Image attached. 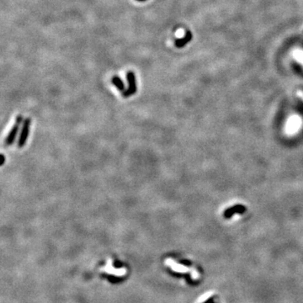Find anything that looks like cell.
Masks as SVG:
<instances>
[{"label":"cell","mask_w":303,"mask_h":303,"mask_svg":"<svg viewBox=\"0 0 303 303\" xmlns=\"http://www.w3.org/2000/svg\"><path fill=\"white\" fill-rule=\"evenodd\" d=\"M113 266H114V268H120L121 267H123V263L122 262H120L119 260H114V263H113Z\"/></svg>","instance_id":"cell-7"},{"label":"cell","mask_w":303,"mask_h":303,"mask_svg":"<svg viewBox=\"0 0 303 303\" xmlns=\"http://www.w3.org/2000/svg\"><path fill=\"white\" fill-rule=\"evenodd\" d=\"M1 157H2V162H1V166H3V165L4 164V162H5V157H4V155L2 154V155H1Z\"/></svg>","instance_id":"cell-8"},{"label":"cell","mask_w":303,"mask_h":303,"mask_svg":"<svg viewBox=\"0 0 303 303\" xmlns=\"http://www.w3.org/2000/svg\"><path fill=\"white\" fill-rule=\"evenodd\" d=\"M126 79H127L128 85L129 86H128L127 90L123 92V97H125V98H128V97L135 94L136 93V91H137L136 76H135V73L132 71L127 72V73H126Z\"/></svg>","instance_id":"cell-3"},{"label":"cell","mask_w":303,"mask_h":303,"mask_svg":"<svg viewBox=\"0 0 303 303\" xmlns=\"http://www.w3.org/2000/svg\"><path fill=\"white\" fill-rule=\"evenodd\" d=\"M107 279L109 280L110 283L112 284H117V283H120V281H122L124 278H121V277H118L115 276V275H106Z\"/></svg>","instance_id":"cell-6"},{"label":"cell","mask_w":303,"mask_h":303,"mask_svg":"<svg viewBox=\"0 0 303 303\" xmlns=\"http://www.w3.org/2000/svg\"><path fill=\"white\" fill-rule=\"evenodd\" d=\"M111 82L113 85H114L117 88V89L120 92H125V84L120 77L118 76H114L112 77Z\"/></svg>","instance_id":"cell-5"},{"label":"cell","mask_w":303,"mask_h":303,"mask_svg":"<svg viewBox=\"0 0 303 303\" xmlns=\"http://www.w3.org/2000/svg\"><path fill=\"white\" fill-rule=\"evenodd\" d=\"M191 39H192L191 32L189 31V30H187L186 34H185V35H184V37L180 38V39H177V40H175L174 44H175V45L178 48H181V47H183V46H184L186 44H188V43L191 40Z\"/></svg>","instance_id":"cell-4"},{"label":"cell","mask_w":303,"mask_h":303,"mask_svg":"<svg viewBox=\"0 0 303 303\" xmlns=\"http://www.w3.org/2000/svg\"><path fill=\"white\" fill-rule=\"evenodd\" d=\"M30 125H31V119L30 118L24 119V121H23V124H22L21 130H20L19 141H18V147L19 148L24 147V145L26 144L28 137H29Z\"/></svg>","instance_id":"cell-2"},{"label":"cell","mask_w":303,"mask_h":303,"mask_svg":"<svg viewBox=\"0 0 303 303\" xmlns=\"http://www.w3.org/2000/svg\"><path fill=\"white\" fill-rule=\"evenodd\" d=\"M137 2H144V1H146V0H136Z\"/></svg>","instance_id":"cell-9"},{"label":"cell","mask_w":303,"mask_h":303,"mask_svg":"<svg viewBox=\"0 0 303 303\" xmlns=\"http://www.w3.org/2000/svg\"><path fill=\"white\" fill-rule=\"evenodd\" d=\"M23 121H24V119H23L22 115L19 114V115L16 117L15 122H14L13 125L11 128L10 131L8 132V135L7 136V137H6L5 141H4V146H9L14 142L16 136H17L18 132H19V128H20V125H21V124H23Z\"/></svg>","instance_id":"cell-1"}]
</instances>
